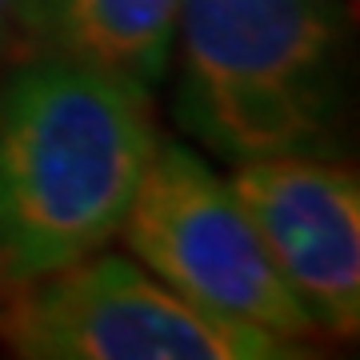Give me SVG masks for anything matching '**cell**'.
<instances>
[{
	"label": "cell",
	"instance_id": "cell-1",
	"mask_svg": "<svg viewBox=\"0 0 360 360\" xmlns=\"http://www.w3.org/2000/svg\"><path fill=\"white\" fill-rule=\"evenodd\" d=\"M160 132L153 92L28 49L0 72V292L120 236Z\"/></svg>",
	"mask_w": 360,
	"mask_h": 360
},
{
	"label": "cell",
	"instance_id": "cell-2",
	"mask_svg": "<svg viewBox=\"0 0 360 360\" xmlns=\"http://www.w3.org/2000/svg\"><path fill=\"white\" fill-rule=\"evenodd\" d=\"M345 0H184L176 120L229 165L333 141Z\"/></svg>",
	"mask_w": 360,
	"mask_h": 360
},
{
	"label": "cell",
	"instance_id": "cell-3",
	"mask_svg": "<svg viewBox=\"0 0 360 360\" xmlns=\"http://www.w3.org/2000/svg\"><path fill=\"white\" fill-rule=\"evenodd\" d=\"M0 345L25 360H276L304 352L196 309L141 260L108 248L0 292Z\"/></svg>",
	"mask_w": 360,
	"mask_h": 360
},
{
	"label": "cell",
	"instance_id": "cell-4",
	"mask_svg": "<svg viewBox=\"0 0 360 360\" xmlns=\"http://www.w3.org/2000/svg\"><path fill=\"white\" fill-rule=\"evenodd\" d=\"M120 236L160 284L196 309L309 345L316 324L264 252L229 176L176 141H156Z\"/></svg>",
	"mask_w": 360,
	"mask_h": 360
},
{
	"label": "cell",
	"instance_id": "cell-5",
	"mask_svg": "<svg viewBox=\"0 0 360 360\" xmlns=\"http://www.w3.org/2000/svg\"><path fill=\"white\" fill-rule=\"evenodd\" d=\"M229 184L316 333L352 340L360 328L356 172L328 156L284 153L232 165Z\"/></svg>",
	"mask_w": 360,
	"mask_h": 360
},
{
	"label": "cell",
	"instance_id": "cell-6",
	"mask_svg": "<svg viewBox=\"0 0 360 360\" xmlns=\"http://www.w3.org/2000/svg\"><path fill=\"white\" fill-rule=\"evenodd\" d=\"M184 0H28L25 44L153 92L172 65Z\"/></svg>",
	"mask_w": 360,
	"mask_h": 360
},
{
	"label": "cell",
	"instance_id": "cell-7",
	"mask_svg": "<svg viewBox=\"0 0 360 360\" xmlns=\"http://www.w3.org/2000/svg\"><path fill=\"white\" fill-rule=\"evenodd\" d=\"M25 8L28 0H0V65H8L25 49Z\"/></svg>",
	"mask_w": 360,
	"mask_h": 360
},
{
	"label": "cell",
	"instance_id": "cell-8",
	"mask_svg": "<svg viewBox=\"0 0 360 360\" xmlns=\"http://www.w3.org/2000/svg\"><path fill=\"white\" fill-rule=\"evenodd\" d=\"M345 4H348V8H352V4H356V0H345Z\"/></svg>",
	"mask_w": 360,
	"mask_h": 360
}]
</instances>
